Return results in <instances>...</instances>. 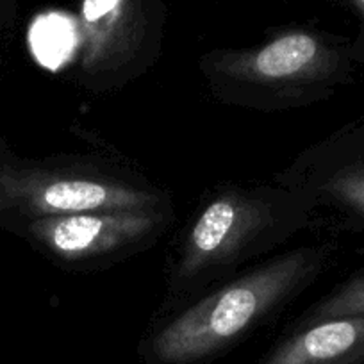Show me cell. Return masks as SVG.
<instances>
[{
    "mask_svg": "<svg viewBox=\"0 0 364 364\" xmlns=\"http://www.w3.org/2000/svg\"><path fill=\"white\" fill-rule=\"evenodd\" d=\"M314 225L313 202L277 182L220 188L181 237L163 307L186 302Z\"/></svg>",
    "mask_w": 364,
    "mask_h": 364,
    "instance_id": "cell-2",
    "label": "cell"
},
{
    "mask_svg": "<svg viewBox=\"0 0 364 364\" xmlns=\"http://www.w3.org/2000/svg\"><path fill=\"white\" fill-rule=\"evenodd\" d=\"M0 195L8 209L29 220L171 208L170 197L143 175L86 156H61L2 168Z\"/></svg>",
    "mask_w": 364,
    "mask_h": 364,
    "instance_id": "cell-4",
    "label": "cell"
},
{
    "mask_svg": "<svg viewBox=\"0 0 364 364\" xmlns=\"http://www.w3.org/2000/svg\"><path fill=\"white\" fill-rule=\"evenodd\" d=\"M334 243L307 245L254 266L150 331L138 353L145 364H209L314 284Z\"/></svg>",
    "mask_w": 364,
    "mask_h": 364,
    "instance_id": "cell-1",
    "label": "cell"
},
{
    "mask_svg": "<svg viewBox=\"0 0 364 364\" xmlns=\"http://www.w3.org/2000/svg\"><path fill=\"white\" fill-rule=\"evenodd\" d=\"M0 2H4V0H0Z\"/></svg>",
    "mask_w": 364,
    "mask_h": 364,
    "instance_id": "cell-12",
    "label": "cell"
},
{
    "mask_svg": "<svg viewBox=\"0 0 364 364\" xmlns=\"http://www.w3.org/2000/svg\"><path fill=\"white\" fill-rule=\"evenodd\" d=\"M364 316V268L350 275L304 313L296 327L339 318Z\"/></svg>",
    "mask_w": 364,
    "mask_h": 364,
    "instance_id": "cell-9",
    "label": "cell"
},
{
    "mask_svg": "<svg viewBox=\"0 0 364 364\" xmlns=\"http://www.w3.org/2000/svg\"><path fill=\"white\" fill-rule=\"evenodd\" d=\"M164 0H80L77 80L97 93L150 70L163 45Z\"/></svg>",
    "mask_w": 364,
    "mask_h": 364,
    "instance_id": "cell-5",
    "label": "cell"
},
{
    "mask_svg": "<svg viewBox=\"0 0 364 364\" xmlns=\"http://www.w3.org/2000/svg\"><path fill=\"white\" fill-rule=\"evenodd\" d=\"M259 364H364V316L295 327Z\"/></svg>",
    "mask_w": 364,
    "mask_h": 364,
    "instance_id": "cell-8",
    "label": "cell"
},
{
    "mask_svg": "<svg viewBox=\"0 0 364 364\" xmlns=\"http://www.w3.org/2000/svg\"><path fill=\"white\" fill-rule=\"evenodd\" d=\"M198 68L222 104L281 113L332 99L353 82L357 65L350 38L286 27L254 47L205 52Z\"/></svg>",
    "mask_w": 364,
    "mask_h": 364,
    "instance_id": "cell-3",
    "label": "cell"
},
{
    "mask_svg": "<svg viewBox=\"0 0 364 364\" xmlns=\"http://www.w3.org/2000/svg\"><path fill=\"white\" fill-rule=\"evenodd\" d=\"M348 4L359 22L357 34L350 38V54L357 66H364V0H348Z\"/></svg>",
    "mask_w": 364,
    "mask_h": 364,
    "instance_id": "cell-10",
    "label": "cell"
},
{
    "mask_svg": "<svg viewBox=\"0 0 364 364\" xmlns=\"http://www.w3.org/2000/svg\"><path fill=\"white\" fill-rule=\"evenodd\" d=\"M273 182L313 202L318 225L364 232V120L304 149Z\"/></svg>",
    "mask_w": 364,
    "mask_h": 364,
    "instance_id": "cell-6",
    "label": "cell"
},
{
    "mask_svg": "<svg viewBox=\"0 0 364 364\" xmlns=\"http://www.w3.org/2000/svg\"><path fill=\"white\" fill-rule=\"evenodd\" d=\"M0 209H8V205H6L4 198H2V195H0Z\"/></svg>",
    "mask_w": 364,
    "mask_h": 364,
    "instance_id": "cell-11",
    "label": "cell"
},
{
    "mask_svg": "<svg viewBox=\"0 0 364 364\" xmlns=\"http://www.w3.org/2000/svg\"><path fill=\"white\" fill-rule=\"evenodd\" d=\"M173 209L102 211L29 220V234L54 259L70 266H102L156 243Z\"/></svg>",
    "mask_w": 364,
    "mask_h": 364,
    "instance_id": "cell-7",
    "label": "cell"
}]
</instances>
